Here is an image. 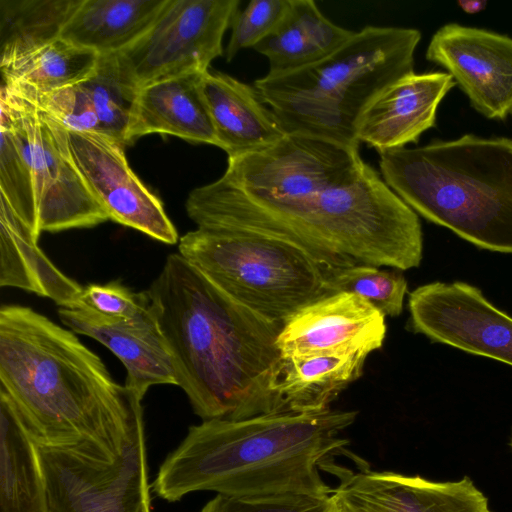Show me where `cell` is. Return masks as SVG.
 <instances>
[{"label": "cell", "mask_w": 512, "mask_h": 512, "mask_svg": "<svg viewBox=\"0 0 512 512\" xmlns=\"http://www.w3.org/2000/svg\"><path fill=\"white\" fill-rule=\"evenodd\" d=\"M146 291L176 385L202 421L279 412L269 384L282 327L234 302L179 253Z\"/></svg>", "instance_id": "6da1fadb"}, {"label": "cell", "mask_w": 512, "mask_h": 512, "mask_svg": "<svg viewBox=\"0 0 512 512\" xmlns=\"http://www.w3.org/2000/svg\"><path fill=\"white\" fill-rule=\"evenodd\" d=\"M185 207L196 227L285 238L342 268L402 271L417 268L423 258L418 214L366 162L340 182L291 198L247 196L220 177L193 189Z\"/></svg>", "instance_id": "7a4b0ae2"}, {"label": "cell", "mask_w": 512, "mask_h": 512, "mask_svg": "<svg viewBox=\"0 0 512 512\" xmlns=\"http://www.w3.org/2000/svg\"><path fill=\"white\" fill-rule=\"evenodd\" d=\"M0 395L47 447L91 444L115 455L143 420L142 400L73 331L17 304L0 309Z\"/></svg>", "instance_id": "3957f363"}, {"label": "cell", "mask_w": 512, "mask_h": 512, "mask_svg": "<svg viewBox=\"0 0 512 512\" xmlns=\"http://www.w3.org/2000/svg\"><path fill=\"white\" fill-rule=\"evenodd\" d=\"M356 411L274 412L190 426L162 462L153 493L176 502L195 491L227 496L297 493L331 495L320 469L349 440L340 437ZM332 466V464H327Z\"/></svg>", "instance_id": "277c9868"}, {"label": "cell", "mask_w": 512, "mask_h": 512, "mask_svg": "<svg viewBox=\"0 0 512 512\" xmlns=\"http://www.w3.org/2000/svg\"><path fill=\"white\" fill-rule=\"evenodd\" d=\"M385 183L417 214L474 246L512 253V139L464 134L378 152Z\"/></svg>", "instance_id": "5b68a950"}, {"label": "cell", "mask_w": 512, "mask_h": 512, "mask_svg": "<svg viewBox=\"0 0 512 512\" xmlns=\"http://www.w3.org/2000/svg\"><path fill=\"white\" fill-rule=\"evenodd\" d=\"M417 29L366 26L309 66L254 82L285 134L359 147L357 127L370 103L414 72Z\"/></svg>", "instance_id": "8992f818"}, {"label": "cell", "mask_w": 512, "mask_h": 512, "mask_svg": "<svg viewBox=\"0 0 512 512\" xmlns=\"http://www.w3.org/2000/svg\"><path fill=\"white\" fill-rule=\"evenodd\" d=\"M178 251L234 302L282 328L332 294L333 279L346 269L291 240L220 226L189 231Z\"/></svg>", "instance_id": "52a82bcc"}, {"label": "cell", "mask_w": 512, "mask_h": 512, "mask_svg": "<svg viewBox=\"0 0 512 512\" xmlns=\"http://www.w3.org/2000/svg\"><path fill=\"white\" fill-rule=\"evenodd\" d=\"M36 446L49 512H152L144 420L115 455L91 444Z\"/></svg>", "instance_id": "ba28073f"}, {"label": "cell", "mask_w": 512, "mask_h": 512, "mask_svg": "<svg viewBox=\"0 0 512 512\" xmlns=\"http://www.w3.org/2000/svg\"><path fill=\"white\" fill-rule=\"evenodd\" d=\"M239 5V0H168L151 28L118 53L123 69L138 88L209 70L223 54V36Z\"/></svg>", "instance_id": "9c48e42d"}, {"label": "cell", "mask_w": 512, "mask_h": 512, "mask_svg": "<svg viewBox=\"0 0 512 512\" xmlns=\"http://www.w3.org/2000/svg\"><path fill=\"white\" fill-rule=\"evenodd\" d=\"M364 164L359 147L286 134L268 148L228 158L221 178L251 197L291 198L340 182Z\"/></svg>", "instance_id": "30bf717a"}, {"label": "cell", "mask_w": 512, "mask_h": 512, "mask_svg": "<svg viewBox=\"0 0 512 512\" xmlns=\"http://www.w3.org/2000/svg\"><path fill=\"white\" fill-rule=\"evenodd\" d=\"M409 327L436 343L512 366V317L466 282H431L409 294Z\"/></svg>", "instance_id": "8fae6325"}, {"label": "cell", "mask_w": 512, "mask_h": 512, "mask_svg": "<svg viewBox=\"0 0 512 512\" xmlns=\"http://www.w3.org/2000/svg\"><path fill=\"white\" fill-rule=\"evenodd\" d=\"M12 94L30 132L40 233L90 228L109 220L72 158L67 130L33 102Z\"/></svg>", "instance_id": "7c38bea8"}, {"label": "cell", "mask_w": 512, "mask_h": 512, "mask_svg": "<svg viewBox=\"0 0 512 512\" xmlns=\"http://www.w3.org/2000/svg\"><path fill=\"white\" fill-rule=\"evenodd\" d=\"M67 137L77 168L110 220L165 244L178 242L162 202L128 165L123 143L96 132L67 130Z\"/></svg>", "instance_id": "4fadbf2b"}, {"label": "cell", "mask_w": 512, "mask_h": 512, "mask_svg": "<svg viewBox=\"0 0 512 512\" xmlns=\"http://www.w3.org/2000/svg\"><path fill=\"white\" fill-rule=\"evenodd\" d=\"M426 59L445 68L486 118L512 115V38L449 23L432 36Z\"/></svg>", "instance_id": "5bb4252c"}, {"label": "cell", "mask_w": 512, "mask_h": 512, "mask_svg": "<svg viewBox=\"0 0 512 512\" xmlns=\"http://www.w3.org/2000/svg\"><path fill=\"white\" fill-rule=\"evenodd\" d=\"M385 315L348 292L327 295L299 310L283 326L277 347L284 356L351 354L382 347Z\"/></svg>", "instance_id": "9a60e30c"}, {"label": "cell", "mask_w": 512, "mask_h": 512, "mask_svg": "<svg viewBox=\"0 0 512 512\" xmlns=\"http://www.w3.org/2000/svg\"><path fill=\"white\" fill-rule=\"evenodd\" d=\"M61 322L74 333L106 346L124 365L125 385L141 400L151 386L176 385L171 356L150 306L131 318H111L80 304L58 308Z\"/></svg>", "instance_id": "2e32d148"}, {"label": "cell", "mask_w": 512, "mask_h": 512, "mask_svg": "<svg viewBox=\"0 0 512 512\" xmlns=\"http://www.w3.org/2000/svg\"><path fill=\"white\" fill-rule=\"evenodd\" d=\"M456 85L448 72H412L387 87L366 108L357 140L378 152L417 144L435 127L442 99Z\"/></svg>", "instance_id": "e0dca14e"}, {"label": "cell", "mask_w": 512, "mask_h": 512, "mask_svg": "<svg viewBox=\"0 0 512 512\" xmlns=\"http://www.w3.org/2000/svg\"><path fill=\"white\" fill-rule=\"evenodd\" d=\"M337 487L369 512H493L473 480L435 482L391 471L341 475Z\"/></svg>", "instance_id": "ac0fdd59"}, {"label": "cell", "mask_w": 512, "mask_h": 512, "mask_svg": "<svg viewBox=\"0 0 512 512\" xmlns=\"http://www.w3.org/2000/svg\"><path fill=\"white\" fill-rule=\"evenodd\" d=\"M200 85L217 147L228 158L263 150L286 135L254 86L210 70L202 74Z\"/></svg>", "instance_id": "d6986e66"}, {"label": "cell", "mask_w": 512, "mask_h": 512, "mask_svg": "<svg viewBox=\"0 0 512 512\" xmlns=\"http://www.w3.org/2000/svg\"><path fill=\"white\" fill-rule=\"evenodd\" d=\"M203 73L183 74L140 87L126 132V144L150 133H162L217 146L201 91Z\"/></svg>", "instance_id": "ffe728a7"}, {"label": "cell", "mask_w": 512, "mask_h": 512, "mask_svg": "<svg viewBox=\"0 0 512 512\" xmlns=\"http://www.w3.org/2000/svg\"><path fill=\"white\" fill-rule=\"evenodd\" d=\"M366 352L280 355L269 389L279 412L313 413L330 404L363 372Z\"/></svg>", "instance_id": "44dd1931"}, {"label": "cell", "mask_w": 512, "mask_h": 512, "mask_svg": "<svg viewBox=\"0 0 512 512\" xmlns=\"http://www.w3.org/2000/svg\"><path fill=\"white\" fill-rule=\"evenodd\" d=\"M355 33L327 19L312 0H290L288 9L253 49L269 61V75L291 72L329 56Z\"/></svg>", "instance_id": "7402d4cb"}, {"label": "cell", "mask_w": 512, "mask_h": 512, "mask_svg": "<svg viewBox=\"0 0 512 512\" xmlns=\"http://www.w3.org/2000/svg\"><path fill=\"white\" fill-rule=\"evenodd\" d=\"M0 285L48 297L59 307L78 302L83 289L46 257L38 239L0 196Z\"/></svg>", "instance_id": "603a6c76"}, {"label": "cell", "mask_w": 512, "mask_h": 512, "mask_svg": "<svg viewBox=\"0 0 512 512\" xmlns=\"http://www.w3.org/2000/svg\"><path fill=\"white\" fill-rule=\"evenodd\" d=\"M168 0H81L60 37L99 55L120 53L153 25Z\"/></svg>", "instance_id": "cb8c5ba5"}, {"label": "cell", "mask_w": 512, "mask_h": 512, "mask_svg": "<svg viewBox=\"0 0 512 512\" xmlns=\"http://www.w3.org/2000/svg\"><path fill=\"white\" fill-rule=\"evenodd\" d=\"M0 512H49L36 443L0 395Z\"/></svg>", "instance_id": "d4e9b609"}, {"label": "cell", "mask_w": 512, "mask_h": 512, "mask_svg": "<svg viewBox=\"0 0 512 512\" xmlns=\"http://www.w3.org/2000/svg\"><path fill=\"white\" fill-rule=\"evenodd\" d=\"M0 196L39 240L30 132L18 99L1 87Z\"/></svg>", "instance_id": "484cf974"}, {"label": "cell", "mask_w": 512, "mask_h": 512, "mask_svg": "<svg viewBox=\"0 0 512 512\" xmlns=\"http://www.w3.org/2000/svg\"><path fill=\"white\" fill-rule=\"evenodd\" d=\"M100 55L61 37L1 64L2 86L19 93L45 94L87 78Z\"/></svg>", "instance_id": "4316f807"}, {"label": "cell", "mask_w": 512, "mask_h": 512, "mask_svg": "<svg viewBox=\"0 0 512 512\" xmlns=\"http://www.w3.org/2000/svg\"><path fill=\"white\" fill-rule=\"evenodd\" d=\"M81 0H0V65L60 38Z\"/></svg>", "instance_id": "83f0119b"}, {"label": "cell", "mask_w": 512, "mask_h": 512, "mask_svg": "<svg viewBox=\"0 0 512 512\" xmlns=\"http://www.w3.org/2000/svg\"><path fill=\"white\" fill-rule=\"evenodd\" d=\"M107 134L126 144V132L139 88L123 69L118 53L100 55L92 73L79 82Z\"/></svg>", "instance_id": "f1b7e54d"}, {"label": "cell", "mask_w": 512, "mask_h": 512, "mask_svg": "<svg viewBox=\"0 0 512 512\" xmlns=\"http://www.w3.org/2000/svg\"><path fill=\"white\" fill-rule=\"evenodd\" d=\"M408 284L397 269L387 270L371 265H356L339 272L331 283V293L356 294L385 317H397L402 313Z\"/></svg>", "instance_id": "f546056e"}, {"label": "cell", "mask_w": 512, "mask_h": 512, "mask_svg": "<svg viewBox=\"0 0 512 512\" xmlns=\"http://www.w3.org/2000/svg\"><path fill=\"white\" fill-rule=\"evenodd\" d=\"M9 91L33 102L68 131L104 134L92 103L80 83L45 94Z\"/></svg>", "instance_id": "4dcf8cb0"}, {"label": "cell", "mask_w": 512, "mask_h": 512, "mask_svg": "<svg viewBox=\"0 0 512 512\" xmlns=\"http://www.w3.org/2000/svg\"><path fill=\"white\" fill-rule=\"evenodd\" d=\"M330 496L297 493L246 496L217 494L200 512H327Z\"/></svg>", "instance_id": "1f68e13d"}, {"label": "cell", "mask_w": 512, "mask_h": 512, "mask_svg": "<svg viewBox=\"0 0 512 512\" xmlns=\"http://www.w3.org/2000/svg\"><path fill=\"white\" fill-rule=\"evenodd\" d=\"M290 0H252L244 9H238L231 22V36L226 48V59L231 61L245 48H254L285 15Z\"/></svg>", "instance_id": "d6a6232c"}, {"label": "cell", "mask_w": 512, "mask_h": 512, "mask_svg": "<svg viewBox=\"0 0 512 512\" xmlns=\"http://www.w3.org/2000/svg\"><path fill=\"white\" fill-rule=\"evenodd\" d=\"M76 304L106 317L131 318L147 309L150 299L147 291L136 293L119 281H112L83 287Z\"/></svg>", "instance_id": "836d02e7"}, {"label": "cell", "mask_w": 512, "mask_h": 512, "mask_svg": "<svg viewBox=\"0 0 512 512\" xmlns=\"http://www.w3.org/2000/svg\"><path fill=\"white\" fill-rule=\"evenodd\" d=\"M327 512H369L363 506L354 501L347 494L335 489L330 496V505Z\"/></svg>", "instance_id": "e575fe53"}, {"label": "cell", "mask_w": 512, "mask_h": 512, "mask_svg": "<svg viewBox=\"0 0 512 512\" xmlns=\"http://www.w3.org/2000/svg\"><path fill=\"white\" fill-rule=\"evenodd\" d=\"M460 7L467 13L474 14L483 10L487 4L486 1H459Z\"/></svg>", "instance_id": "d590c367"}, {"label": "cell", "mask_w": 512, "mask_h": 512, "mask_svg": "<svg viewBox=\"0 0 512 512\" xmlns=\"http://www.w3.org/2000/svg\"><path fill=\"white\" fill-rule=\"evenodd\" d=\"M510 447L512 449V436H511V440H510Z\"/></svg>", "instance_id": "8d00e7d4"}]
</instances>
